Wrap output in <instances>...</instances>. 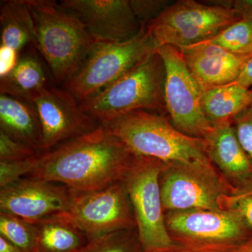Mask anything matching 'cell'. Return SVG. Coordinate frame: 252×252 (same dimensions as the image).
<instances>
[{"instance_id":"cell-15","label":"cell","mask_w":252,"mask_h":252,"mask_svg":"<svg viewBox=\"0 0 252 252\" xmlns=\"http://www.w3.org/2000/svg\"><path fill=\"white\" fill-rule=\"evenodd\" d=\"M178 49L202 91L235 82L252 58L202 43Z\"/></svg>"},{"instance_id":"cell-13","label":"cell","mask_w":252,"mask_h":252,"mask_svg":"<svg viewBox=\"0 0 252 252\" xmlns=\"http://www.w3.org/2000/svg\"><path fill=\"white\" fill-rule=\"evenodd\" d=\"M74 191L66 186L24 177L1 188V212L36 223L46 217L67 212Z\"/></svg>"},{"instance_id":"cell-26","label":"cell","mask_w":252,"mask_h":252,"mask_svg":"<svg viewBox=\"0 0 252 252\" xmlns=\"http://www.w3.org/2000/svg\"><path fill=\"white\" fill-rule=\"evenodd\" d=\"M37 154L40 153L35 149L0 131V161L23 160Z\"/></svg>"},{"instance_id":"cell-1","label":"cell","mask_w":252,"mask_h":252,"mask_svg":"<svg viewBox=\"0 0 252 252\" xmlns=\"http://www.w3.org/2000/svg\"><path fill=\"white\" fill-rule=\"evenodd\" d=\"M135 154L104 126L41 154L27 177L56 182L74 192L99 190L123 182Z\"/></svg>"},{"instance_id":"cell-21","label":"cell","mask_w":252,"mask_h":252,"mask_svg":"<svg viewBox=\"0 0 252 252\" xmlns=\"http://www.w3.org/2000/svg\"><path fill=\"white\" fill-rule=\"evenodd\" d=\"M252 103V90L232 83L202 91L200 105L212 125L232 122Z\"/></svg>"},{"instance_id":"cell-34","label":"cell","mask_w":252,"mask_h":252,"mask_svg":"<svg viewBox=\"0 0 252 252\" xmlns=\"http://www.w3.org/2000/svg\"><path fill=\"white\" fill-rule=\"evenodd\" d=\"M162 252H195L189 251V250H182V249H177V250H170V251Z\"/></svg>"},{"instance_id":"cell-11","label":"cell","mask_w":252,"mask_h":252,"mask_svg":"<svg viewBox=\"0 0 252 252\" xmlns=\"http://www.w3.org/2000/svg\"><path fill=\"white\" fill-rule=\"evenodd\" d=\"M124 182L88 192H74L68 213L89 241L114 232L137 228Z\"/></svg>"},{"instance_id":"cell-8","label":"cell","mask_w":252,"mask_h":252,"mask_svg":"<svg viewBox=\"0 0 252 252\" xmlns=\"http://www.w3.org/2000/svg\"><path fill=\"white\" fill-rule=\"evenodd\" d=\"M162 165L157 159L135 155L123 180L143 252L181 249L172 241L165 223L160 186Z\"/></svg>"},{"instance_id":"cell-32","label":"cell","mask_w":252,"mask_h":252,"mask_svg":"<svg viewBox=\"0 0 252 252\" xmlns=\"http://www.w3.org/2000/svg\"><path fill=\"white\" fill-rule=\"evenodd\" d=\"M234 83L246 89H251L252 87V58L249 60L248 63L244 66L238 79Z\"/></svg>"},{"instance_id":"cell-36","label":"cell","mask_w":252,"mask_h":252,"mask_svg":"<svg viewBox=\"0 0 252 252\" xmlns=\"http://www.w3.org/2000/svg\"><path fill=\"white\" fill-rule=\"evenodd\" d=\"M251 89H252V87L251 88Z\"/></svg>"},{"instance_id":"cell-33","label":"cell","mask_w":252,"mask_h":252,"mask_svg":"<svg viewBox=\"0 0 252 252\" xmlns=\"http://www.w3.org/2000/svg\"><path fill=\"white\" fill-rule=\"evenodd\" d=\"M0 252H24L21 248L0 236Z\"/></svg>"},{"instance_id":"cell-2","label":"cell","mask_w":252,"mask_h":252,"mask_svg":"<svg viewBox=\"0 0 252 252\" xmlns=\"http://www.w3.org/2000/svg\"><path fill=\"white\" fill-rule=\"evenodd\" d=\"M35 23L34 46L56 83L64 85L80 69L97 39L74 15L53 0H27Z\"/></svg>"},{"instance_id":"cell-23","label":"cell","mask_w":252,"mask_h":252,"mask_svg":"<svg viewBox=\"0 0 252 252\" xmlns=\"http://www.w3.org/2000/svg\"><path fill=\"white\" fill-rule=\"evenodd\" d=\"M0 236L24 252H34L37 236L36 225L21 217L0 212Z\"/></svg>"},{"instance_id":"cell-12","label":"cell","mask_w":252,"mask_h":252,"mask_svg":"<svg viewBox=\"0 0 252 252\" xmlns=\"http://www.w3.org/2000/svg\"><path fill=\"white\" fill-rule=\"evenodd\" d=\"M32 104L40 122L43 153L100 125L82 110L74 94L64 88L48 86Z\"/></svg>"},{"instance_id":"cell-28","label":"cell","mask_w":252,"mask_h":252,"mask_svg":"<svg viewBox=\"0 0 252 252\" xmlns=\"http://www.w3.org/2000/svg\"><path fill=\"white\" fill-rule=\"evenodd\" d=\"M132 11L142 26L156 19L171 3L164 0H129Z\"/></svg>"},{"instance_id":"cell-4","label":"cell","mask_w":252,"mask_h":252,"mask_svg":"<svg viewBox=\"0 0 252 252\" xmlns=\"http://www.w3.org/2000/svg\"><path fill=\"white\" fill-rule=\"evenodd\" d=\"M165 71L158 51L97 94L81 108L100 125L133 111L165 114Z\"/></svg>"},{"instance_id":"cell-25","label":"cell","mask_w":252,"mask_h":252,"mask_svg":"<svg viewBox=\"0 0 252 252\" xmlns=\"http://www.w3.org/2000/svg\"><path fill=\"white\" fill-rule=\"evenodd\" d=\"M41 155L23 160L0 161V187L3 188L31 175L39 166Z\"/></svg>"},{"instance_id":"cell-19","label":"cell","mask_w":252,"mask_h":252,"mask_svg":"<svg viewBox=\"0 0 252 252\" xmlns=\"http://www.w3.org/2000/svg\"><path fill=\"white\" fill-rule=\"evenodd\" d=\"M34 224L37 230L34 252H81L89 243L67 212L51 215Z\"/></svg>"},{"instance_id":"cell-29","label":"cell","mask_w":252,"mask_h":252,"mask_svg":"<svg viewBox=\"0 0 252 252\" xmlns=\"http://www.w3.org/2000/svg\"><path fill=\"white\" fill-rule=\"evenodd\" d=\"M223 208L235 209L252 228V190L248 193L225 197Z\"/></svg>"},{"instance_id":"cell-6","label":"cell","mask_w":252,"mask_h":252,"mask_svg":"<svg viewBox=\"0 0 252 252\" xmlns=\"http://www.w3.org/2000/svg\"><path fill=\"white\" fill-rule=\"evenodd\" d=\"M158 48L146 26L128 40L97 41L80 69L63 87L80 103L122 77Z\"/></svg>"},{"instance_id":"cell-18","label":"cell","mask_w":252,"mask_h":252,"mask_svg":"<svg viewBox=\"0 0 252 252\" xmlns=\"http://www.w3.org/2000/svg\"><path fill=\"white\" fill-rule=\"evenodd\" d=\"M0 131L43 154L40 122L33 104L0 94Z\"/></svg>"},{"instance_id":"cell-3","label":"cell","mask_w":252,"mask_h":252,"mask_svg":"<svg viewBox=\"0 0 252 252\" xmlns=\"http://www.w3.org/2000/svg\"><path fill=\"white\" fill-rule=\"evenodd\" d=\"M102 126L136 156L163 162H212L205 139L182 133L162 114L133 111Z\"/></svg>"},{"instance_id":"cell-9","label":"cell","mask_w":252,"mask_h":252,"mask_svg":"<svg viewBox=\"0 0 252 252\" xmlns=\"http://www.w3.org/2000/svg\"><path fill=\"white\" fill-rule=\"evenodd\" d=\"M208 2L176 1L146 26L159 47L182 49L208 40L241 20L233 10Z\"/></svg>"},{"instance_id":"cell-22","label":"cell","mask_w":252,"mask_h":252,"mask_svg":"<svg viewBox=\"0 0 252 252\" xmlns=\"http://www.w3.org/2000/svg\"><path fill=\"white\" fill-rule=\"evenodd\" d=\"M201 43L220 46L233 54L252 55V21L240 20Z\"/></svg>"},{"instance_id":"cell-35","label":"cell","mask_w":252,"mask_h":252,"mask_svg":"<svg viewBox=\"0 0 252 252\" xmlns=\"http://www.w3.org/2000/svg\"><path fill=\"white\" fill-rule=\"evenodd\" d=\"M250 252H252V250H251V251H250Z\"/></svg>"},{"instance_id":"cell-31","label":"cell","mask_w":252,"mask_h":252,"mask_svg":"<svg viewBox=\"0 0 252 252\" xmlns=\"http://www.w3.org/2000/svg\"><path fill=\"white\" fill-rule=\"evenodd\" d=\"M210 2L233 10L241 19L252 21V0H220Z\"/></svg>"},{"instance_id":"cell-20","label":"cell","mask_w":252,"mask_h":252,"mask_svg":"<svg viewBox=\"0 0 252 252\" xmlns=\"http://www.w3.org/2000/svg\"><path fill=\"white\" fill-rule=\"evenodd\" d=\"M1 45L21 53L34 45L36 28L27 0L1 1L0 6Z\"/></svg>"},{"instance_id":"cell-5","label":"cell","mask_w":252,"mask_h":252,"mask_svg":"<svg viewBox=\"0 0 252 252\" xmlns=\"http://www.w3.org/2000/svg\"><path fill=\"white\" fill-rule=\"evenodd\" d=\"M167 231L182 250L195 252H250L252 228L233 208L168 212Z\"/></svg>"},{"instance_id":"cell-27","label":"cell","mask_w":252,"mask_h":252,"mask_svg":"<svg viewBox=\"0 0 252 252\" xmlns=\"http://www.w3.org/2000/svg\"><path fill=\"white\" fill-rule=\"evenodd\" d=\"M239 142L252 162V103L232 121Z\"/></svg>"},{"instance_id":"cell-14","label":"cell","mask_w":252,"mask_h":252,"mask_svg":"<svg viewBox=\"0 0 252 252\" xmlns=\"http://www.w3.org/2000/svg\"><path fill=\"white\" fill-rule=\"evenodd\" d=\"M59 3L97 41L128 40L142 27L129 0H61Z\"/></svg>"},{"instance_id":"cell-7","label":"cell","mask_w":252,"mask_h":252,"mask_svg":"<svg viewBox=\"0 0 252 252\" xmlns=\"http://www.w3.org/2000/svg\"><path fill=\"white\" fill-rule=\"evenodd\" d=\"M160 186L164 212L225 210V197L240 194L212 162H163Z\"/></svg>"},{"instance_id":"cell-24","label":"cell","mask_w":252,"mask_h":252,"mask_svg":"<svg viewBox=\"0 0 252 252\" xmlns=\"http://www.w3.org/2000/svg\"><path fill=\"white\" fill-rule=\"evenodd\" d=\"M81 252H143V250L137 231L126 230L93 239Z\"/></svg>"},{"instance_id":"cell-30","label":"cell","mask_w":252,"mask_h":252,"mask_svg":"<svg viewBox=\"0 0 252 252\" xmlns=\"http://www.w3.org/2000/svg\"><path fill=\"white\" fill-rule=\"evenodd\" d=\"M21 53L18 51L0 45V79L9 75L17 65Z\"/></svg>"},{"instance_id":"cell-16","label":"cell","mask_w":252,"mask_h":252,"mask_svg":"<svg viewBox=\"0 0 252 252\" xmlns=\"http://www.w3.org/2000/svg\"><path fill=\"white\" fill-rule=\"evenodd\" d=\"M210 161L240 194L252 190V162L239 142L232 122L214 125L205 137Z\"/></svg>"},{"instance_id":"cell-10","label":"cell","mask_w":252,"mask_h":252,"mask_svg":"<svg viewBox=\"0 0 252 252\" xmlns=\"http://www.w3.org/2000/svg\"><path fill=\"white\" fill-rule=\"evenodd\" d=\"M157 51L165 66L164 100L170 122L185 135L205 139L213 125L202 111L201 89L180 50L166 45L160 46Z\"/></svg>"},{"instance_id":"cell-17","label":"cell","mask_w":252,"mask_h":252,"mask_svg":"<svg viewBox=\"0 0 252 252\" xmlns=\"http://www.w3.org/2000/svg\"><path fill=\"white\" fill-rule=\"evenodd\" d=\"M37 52L34 45L23 50L14 70L0 79L1 94L32 104L41 91L52 85Z\"/></svg>"}]
</instances>
